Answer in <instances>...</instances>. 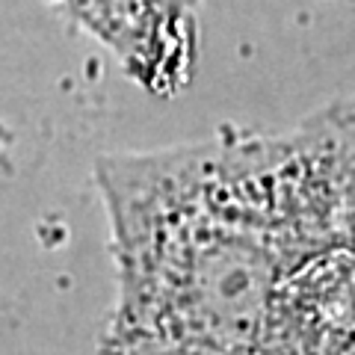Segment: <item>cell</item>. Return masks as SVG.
<instances>
[{"instance_id":"6da1fadb","label":"cell","mask_w":355,"mask_h":355,"mask_svg":"<svg viewBox=\"0 0 355 355\" xmlns=\"http://www.w3.org/2000/svg\"><path fill=\"white\" fill-rule=\"evenodd\" d=\"M121 272L104 355H287L355 272V101L275 137L98 160ZM305 320V317H302Z\"/></svg>"},{"instance_id":"7a4b0ae2","label":"cell","mask_w":355,"mask_h":355,"mask_svg":"<svg viewBox=\"0 0 355 355\" xmlns=\"http://www.w3.org/2000/svg\"><path fill=\"white\" fill-rule=\"evenodd\" d=\"M107 48L151 95H178L198 65L205 0H44Z\"/></svg>"}]
</instances>
